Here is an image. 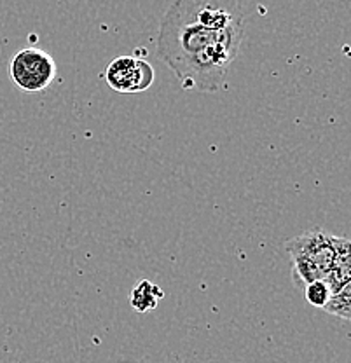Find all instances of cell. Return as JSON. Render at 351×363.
<instances>
[{"mask_svg":"<svg viewBox=\"0 0 351 363\" xmlns=\"http://www.w3.org/2000/svg\"><path fill=\"white\" fill-rule=\"evenodd\" d=\"M285 250L292 262L294 283L304 289L313 281H325L335 259V236L325 230H309L286 241Z\"/></svg>","mask_w":351,"mask_h":363,"instance_id":"2","label":"cell"},{"mask_svg":"<svg viewBox=\"0 0 351 363\" xmlns=\"http://www.w3.org/2000/svg\"><path fill=\"white\" fill-rule=\"evenodd\" d=\"M245 26L213 30L168 9L157 33V58L177 75L184 89L217 93L238 58Z\"/></svg>","mask_w":351,"mask_h":363,"instance_id":"1","label":"cell"},{"mask_svg":"<svg viewBox=\"0 0 351 363\" xmlns=\"http://www.w3.org/2000/svg\"><path fill=\"white\" fill-rule=\"evenodd\" d=\"M303 290H304V298L313 306V308L323 309L332 297V290L328 289V285L323 281V279L309 283V285H306Z\"/></svg>","mask_w":351,"mask_h":363,"instance_id":"8","label":"cell"},{"mask_svg":"<svg viewBox=\"0 0 351 363\" xmlns=\"http://www.w3.org/2000/svg\"><path fill=\"white\" fill-rule=\"evenodd\" d=\"M328 315H334L341 320L351 321V279L341 286L338 292L332 294L328 304L323 308Z\"/></svg>","mask_w":351,"mask_h":363,"instance_id":"7","label":"cell"},{"mask_svg":"<svg viewBox=\"0 0 351 363\" xmlns=\"http://www.w3.org/2000/svg\"><path fill=\"white\" fill-rule=\"evenodd\" d=\"M163 297L165 292L161 286L154 285L149 279H140L131 290L130 304L137 313H149L157 308V302Z\"/></svg>","mask_w":351,"mask_h":363,"instance_id":"6","label":"cell"},{"mask_svg":"<svg viewBox=\"0 0 351 363\" xmlns=\"http://www.w3.org/2000/svg\"><path fill=\"white\" fill-rule=\"evenodd\" d=\"M9 77L16 88L26 93L48 89L56 77V63L44 49L25 48L13 56Z\"/></svg>","mask_w":351,"mask_h":363,"instance_id":"3","label":"cell"},{"mask_svg":"<svg viewBox=\"0 0 351 363\" xmlns=\"http://www.w3.org/2000/svg\"><path fill=\"white\" fill-rule=\"evenodd\" d=\"M351 279V240L335 236V259L332 269L325 278V283L332 294L338 292L345 283Z\"/></svg>","mask_w":351,"mask_h":363,"instance_id":"5","label":"cell"},{"mask_svg":"<svg viewBox=\"0 0 351 363\" xmlns=\"http://www.w3.org/2000/svg\"><path fill=\"white\" fill-rule=\"evenodd\" d=\"M105 79L119 93H142L154 84V68L137 56H119L105 70Z\"/></svg>","mask_w":351,"mask_h":363,"instance_id":"4","label":"cell"}]
</instances>
